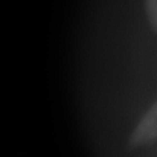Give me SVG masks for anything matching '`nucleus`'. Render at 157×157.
<instances>
[{
  "mask_svg": "<svg viewBox=\"0 0 157 157\" xmlns=\"http://www.w3.org/2000/svg\"><path fill=\"white\" fill-rule=\"evenodd\" d=\"M157 140V101L148 108L128 140V148L147 147Z\"/></svg>",
  "mask_w": 157,
  "mask_h": 157,
  "instance_id": "f257e3e1",
  "label": "nucleus"
},
{
  "mask_svg": "<svg viewBox=\"0 0 157 157\" xmlns=\"http://www.w3.org/2000/svg\"><path fill=\"white\" fill-rule=\"evenodd\" d=\"M145 9L151 28L157 32V0H145Z\"/></svg>",
  "mask_w": 157,
  "mask_h": 157,
  "instance_id": "f03ea898",
  "label": "nucleus"
}]
</instances>
